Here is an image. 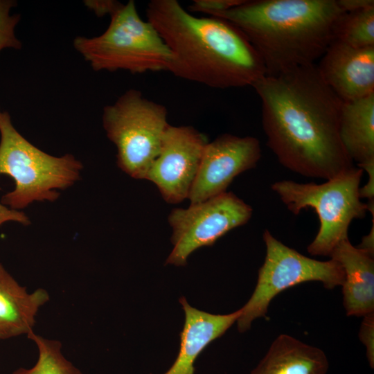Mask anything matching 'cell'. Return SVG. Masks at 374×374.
Here are the masks:
<instances>
[{"mask_svg": "<svg viewBox=\"0 0 374 374\" xmlns=\"http://www.w3.org/2000/svg\"><path fill=\"white\" fill-rule=\"evenodd\" d=\"M252 87L261 100L267 144L281 165L326 180L353 166L339 135L344 102L316 64L265 75Z\"/></svg>", "mask_w": 374, "mask_h": 374, "instance_id": "6da1fadb", "label": "cell"}, {"mask_svg": "<svg viewBox=\"0 0 374 374\" xmlns=\"http://www.w3.org/2000/svg\"><path fill=\"white\" fill-rule=\"evenodd\" d=\"M147 20L171 54L168 71L216 89L253 87L266 75L264 63L244 34L215 17H197L177 0H152Z\"/></svg>", "mask_w": 374, "mask_h": 374, "instance_id": "7a4b0ae2", "label": "cell"}, {"mask_svg": "<svg viewBox=\"0 0 374 374\" xmlns=\"http://www.w3.org/2000/svg\"><path fill=\"white\" fill-rule=\"evenodd\" d=\"M344 12L335 0H243L213 17L238 28L274 76L315 64Z\"/></svg>", "mask_w": 374, "mask_h": 374, "instance_id": "3957f363", "label": "cell"}, {"mask_svg": "<svg viewBox=\"0 0 374 374\" xmlns=\"http://www.w3.org/2000/svg\"><path fill=\"white\" fill-rule=\"evenodd\" d=\"M82 169L73 154L53 156L34 145L0 107V176L8 175L15 181L14 189L1 197L3 205L20 211L35 202H53L59 190L80 180Z\"/></svg>", "mask_w": 374, "mask_h": 374, "instance_id": "277c9868", "label": "cell"}, {"mask_svg": "<svg viewBox=\"0 0 374 374\" xmlns=\"http://www.w3.org/2000/svg\"><path fill=\"white\" fill-rule=\"evenodd\" d=\"M110 19L102 34L77 36L73 42L75 50L93 71H168L170 51L152 24L141 19L133 0L123 4Z\"/></svg>", "mask_w": 374, "mask_h": 374, "instance_id": "5b68a950", "label": "cell"}, {"mask_svg": "<svg viewBox=\"0 0 374 374\" xmlns=\"http://www.w3.org/2000/svg\"><path fill=\"white\" fill-rule=\"evenodd\" d=\"M363 172L353 166L321 184L281 180L271 186L294 215L309 207L317 213L319 229L307 248L311 255L330 257L336 245L348 238L351 222L365 217L368 205L359 195Z\"/></svg>", "mask_w": 374, "mask_h": 374, "instance_id": "8992f818", "label": "cell"}, {"mask_svg": "<svg viewBox=\"0 0 374 374\" xmlns=\"http://www.w3.org/2000/svg\"><path fill=\"white\" fill-rule=\"evenodd\" d=\"M166 107L130 89L103 109V127L117 149V165L134 179H145L169 126Z\"/></svg>", "mask_w": 374, "mask_h": 374, "instance_id": "52a82bcc", "label": "cell"}, {"mask_svg": "<svg viewBox=\"0 0 374 374\" xmlns=\"http://www.w3.org/2000/svg\"><path fill=\"white\" fill-rule=\"evenodd\" d=\"M262 236L266 256L255 290L240 309L237 320L240 332L249 329L256 319L264 317L271 300L283 290L309 281H319L325 288L333 289L342 285L344 280V272L338 262L307 257L283 244L267 229Z\"/></svg>", "mask_w": 374, "mask_h": 374, "instance_id": "ba28073f", "label": "cell"}, {"mask_svg": "<svg viewBox=\"0 0 374 374\" xmlns=\"http://www.w3.org/2000/svg\"><path fill=\"white\" fill-rule=\"evenodd\" d=\"M253 209L231 192H224L187 208H175L168 216L173 249L166 264L186 265L196 249L213 245L231 230L245 224Z\"/></svg>", "mask_w": 374, "mask_h": 374, "instance_id": "9c48e42d", "label": "cell"}, {"mask_svg": "<svg viewBox=\"0 0 374 374\" xmlns=\"http://www.w3.org/2000/svg\"><path fill=\"white\" fill-rule=\"evenodd\" d=\"M208 142L206 135L192 126L169 125L145 179L157 186L168 203L182 202L188 197Z\"/></svg>", "mask_w": 374, "mask_h": 374, "instance_id": "30bf717a", "label": "cell"}, {"mask_svg": "<svg viewBox=\"0 0 374 374\" xmlns=\"http://www.w3.org/2000/svg\"><path fill=\"white\" fill-rule=\"evenodd\" d=\"M260 157V142L253 136L224 134L208 142L188 197L190 204L226 192L233 179L255 168Z\"/></svg>", "mask_w": 374, "mask_h": 374, "instance_id": "8fae6325", "label": "cell"}, {"mask_svg": "<svg viewBox=\"0 0 374 374\" xmlns=\"http://www.w3.org/2000/svg\"><path fill=\"white\" fill-rule=\"evenodd\" d=\"M317 66L323 81L343 102L374 93V46L355 48L334 39Z\"/></svg>", "mask_w": 374, "mask_h": 374, "instance_id": "7c38bea8", "label": "cell"}, {"mask_svg": "<svg viewBox=\"0 0 374 374\" xmlns=\"http://www.w3.org/2000/svg\"><path fill=\"white\" fill-rule=\"evenodd\" d=\"M330 259L338 262L344 272L343 304L348 316H365L374 312V260L354 247L348 238L340 241Z\"/></svg>", "mask_w": 374, "mask_h": 374, "instance_id": "4fadbf2b", "label": "cell"}, {"mask_svg": "<svg viewBox=\"0 0 374 374\" xmlns=\"http://www.w3.org/2000/svg\"><path fill=\"white\" fill-rule=\"evenodd\" d=\"M185 312L177 357L164 374H194V362L211 341L221 337L239 318L241 310L229 314H213L191 307L179 299Z\"/></svg>", "mask_w": 374, "mask_h": 374, "instance_id": "5bb4252c", "label": "cell"}, {"mask_svg": "<svg viewBox=\"0 0 374 374\" xmlns=\"http://www.w3.org/2000/svg\"><path fill=\"white\" fill-rule=\"evenodd\" d=\"M49 300L45 289L29 292L0 263V341L34 332L37 314Z\"/></svg>", "mask_w": 374, "mask_h": 374, "instance_id": "9a60e30c", "label": "cell"}, {"mask_svg": "<svg viewBox=\"0 0 374 374\" xmlns=\"http://www.w3.org/2000/svg\"><path fill=\"white\" fill-rule=\"evenodd\" d=\"M324 352L288 335L275 339L251 374H326Z\"/></svg>", "mask_w": 374, "mask_h": 374, "instance_id": "2e32d148", "label": "cell"}, {"mask_svg": "<svg viewBox=\"0 0 374 374\" xmlns=\"http://www.w3.org/2000/svg\"><path fill=\"white\" fill-rule=\"evenodd\" d=\"M339 135L353 162L358 166L374 161V93L343 103Z\"/></svg>", "mask_w": 374, "mask_h": 374, "instance_id": "e0dca14e", "label": "cell"}, {"mask_svg": "<svg viewBox=\"0 0 374 374\" xmlns=\"http://www.w3.org/2000/svg\"><path fill=\"white\" fill-rule=\"evenodd\" d=\"M27 337L38 350V359L30 368H19L12 374H82L62 352V343L32 332Z\"/></svg>", "mask_w": 374, "mask_h": 374, "instance_id": "ac0fdd59", "label": "cell"}, {"mask_svg": "<svg viewBox=\"0 0 374 374\" xmlns=\"http://www.w3.org/2000/svg\"><path fill=\"white\" fill-rule=\"evenodd\" d=\"M334 39L355 48L374 46V7L344 12L335 26Z\"/></svg>", "mask_w": 374, "mask_h": 374, "instance_id": "d6986e66", "label": "cell"}, {"mask_svg": "<svg viewBox=\"0 0 374 374\" xmlns=\"http://www.w3.org/2000/svg\"><path fill=\"white\" fill-rule=\"evenodd\" d=\"M17 6L13 0H0V52L6 48L19 50L21 42L15 34V28L21 19L18 13L11 14Z\"/></svg>", "mask_w": 374, "mask_h": 374, "instance_id": "ffe728a7", "label": "cell"}, {"mask_svg": "<svg viewBox=\"0 0 374 374\" xmlns=\"http://www.w3.org/2000/svg\"><path fill=\"white\" fill-rule=\"evenodd\" d=\"M243 0H193L188 7L190 12H200L211 17L241 3Z\"/></svg>", "mask_w": 374, "mask_h": 374, "instance_id": "44dd1931", "label": "cell"}, {"mask_svg": "<svg viewBox=\"0 0 374 374\" xmlns=\"http://www.w3.org/2000/svg\"><path fill=\"white\" fill-rule=\"evenodd\" d=\"M359 337L366 347V357L371 367L374 366V313L363 317Z\"/></svg>", "mask_w": 374, "mask_h": 374, "instance_id": "7402d4cb", "label": "cell"}, {"mask_svg": "<svg viewBox=\"0 0 374 374\" xmlns=\"http://www.w3.org/2000/svg\"><path fill=\"white\" fill-rule=\"evenodd\" d=\"M86 6L93 10L98 17L109 15L116 12L123 3L113 0H91L85 1Z\"/></svg>", "mask_w": 374, "mask_h": 374, "instance_id": "603a6c76", "label": "cell"}, {"mask_svg": "<svg viewBox=\"0 0 374 374\" xmlns=\"http://www.w3.org/2000/svg\"><path fill=\"white\" fill-rule=\"evenodd\" d=\"M357 167L366 170L368 175L367 184L359 189V197L367 198L368 201L373 200L374 199V161L358 165Z\"/></svg>", "mask_w": 374, "mask_h": 374, "instance_id": "cb8c5ba5", "label": "cell"}, {"mask_svg": "<svg viewBox=\"0 0 374 374\" xmlns=\"http://www.w3.org/2000/svg\"><path fill=\"white\" fill-rule=\"evenodd\" d=\"M8 221L17 222L23 225L30 223L28 217L22 211L12 210L0 202V226Z\"/></svg>", "mask_w": 374, "mask_h": 374, "instance_id": "d4e9b609", "label": "cell"}, {"mask_svg": "<svg viewBox=\"0 0 374 374\" xmlns=\"http://www.w3.org/2000/svg\"><path fill=\"white\" fill-rule=\"evenodd\" d=\"M337 3L344 12H356L374 7L373 0H338Z\"/></svg>", "mask_w": 374, "mask_h": 374, "instance_id": "484cf974", "label": "cell"}]
</instances>
